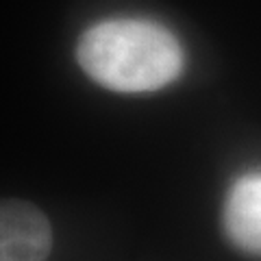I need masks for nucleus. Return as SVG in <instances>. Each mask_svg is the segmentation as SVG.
Returning <instances> with one entry per match:
<instances>
[{
  "label": "nucleus",
  "instance_id": "2",
  "mask_svg": "<svg viewBox=\"0 0 261 261\" xmlns=\"http://www.w3.org/2000/svg\"><path fill=\"white\" fill-rule=\"evenodd\" d=\"M53 228L44 211L27 200H0V261H46Z\"/></svg>",
  "mask_w": 261,
  "mask_h": 261
},
{
  "label": "nucleus",
  "instance_id": "1",
  "mask_svg": "<svg viewBox=\"0 0 261 261\" xmlns=\"http://www.w3.org/2000/svg\"><path fill=\"white\" fill-rule=\"evenodd\" d=\"M79 63L98 85L113 92H154L183 72L178 39L148 20H107L83 33Z\"/></svg>",
  "mask_w": 261,
  "mask_h": 261
},
{
  "label": "nucleus",
  "instance_id": "3",
  "mask_svg": "<svg viewBox=\"0 0 261 261\" xmlns=\"http://www.w3.org/2000/svg\"><path fill=\"white\" fill-rule=\"evenodd\" d=\"M224 233L235 246L261 255V172L244 174L226 194L222 209Z\"/></svg>",
  "mask_w": 261,
  "mask_h": 261
}]
</instances>
